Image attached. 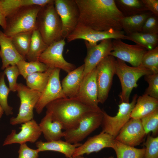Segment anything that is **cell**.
Listing matches in <instances>:
<instances>
[{
	"label": "cell",
	"instance_id": "f546056e",
	"mask_svg": "<svg viewBox=\"0 0 158 158\" xmlns=\"http://www.w3.org/2000/svg\"><path fill=\"white\" fill-rule=\"evenodd\" d=\"M113 149L117 158H144L145 154V148H136L122 144L116 140Z\"/></svg>",
	"mask_w": 158,
	"mask_h": 158
},
{
	"label": "cell",
	"instance_id": "6da1fadb",
	"mask_svg": "<svg viewBox=\"0 0 158 158\" xmlns=\"http://www.w3.org/2000/svg\"><path fill=\"white\" fill-rule=\"evenodd\" d=\"M78 6L79 23L93 30H122L121 20L124 16L114 0H75Z\"/></svg>",
	"mask_w": 158,
	"mask_h": 158
},
{
	"label": "cell",
	"instance_id": "4fadbf2b",
	"mask_svg": "<svg viewBox=\"0 0 158 158\" xmlns=\"http://www.w3.org/2000/svg\"><path fill=\"white\" fill-rule=\"evenodd\" d=\"M112 50L109 55L128 62L133 67L140 65L142 57L147 51L139 45L128 44L120 39L112 40Z\"/></svg>",
	"mask_w": 158,
	"mask_h": 158
},
{
	"label": "cell",
	"instance_id": "f35d334b",
	"mask_svg": "<svg viewBox=\"0 0 158 158\" xmlns=\"http://www.w3.org/2000/svg\"><path fill=\"white\" fill-rule=\"evenodd\" d=\"M3 72L7 77L10 91H16L18 85L17 80L20 75L17 66L16 65L9 66L4 69Z\"/></svg>",
	"mask_w": 158,
	"mask_h": 158
},
{
	"label": "cell",
	"instance_id": "7a4b0ae2",
	"mask_svg": "<svg viewBox=\"0 0 158 158\" xmlns=\"http://www.w3.org/2000/svg\"><path fill=\"white\" fill-rule=\"evenodd\" d=\"M45 107L46 112L51 113L52 119L60 122L65 130L71 126L85 114L102 110L99 107L86 104L76 97L56 99L48 104Z\"/></svg>",
	"mask_w": 158,
	"mask_h": 158
},
{
	"label": "cell",
	"instance_id": "4316f807",
	"mask_svg": "<svg viewBox=\"0 0 158 158\" xmlns=\"http://www.w3.org/2000/svg\"><path fill=\"white\" fill-rule=\"evenodd\" d=\"M48 45L45 42L39 31L35 29L32 31L31 42L25 59L28 62L38 60L42 53Z\"/></svg>",
	"mask_w": 158,
	"mask_h": 158
},
{
	"label": "cell",
	"instance_id": "277c9868",
	"mask_svg": "<svg viewBox=\"0 0 158 158\" xmlns=\"http://www.w3.org/2000/svg\"><path fill=\"white\" fill-rule=\"evenodd\" d=\"M42 6L33 5L23 7L13 12L6 17V26L3 32L12 37L23 32L36 29V20Z\"/></svg>",
	"mask_w": 158,
	"mask_h": 158
},
{
	"label": "cell",
	"instance_id": "cb8c5ba5",
	"mask_svg": "<svg viewBox=\"0 0 158 158\" xmlns=\"http://www.w3.org/2000/svg\"><path fill=\"white\" fill-rule=\"evenodd\" d=\"M158 109V99L144 94L137 99L130 118L140 119Z\"/></svg>",
	"mask_w": 158,
	"mask_h": 158
},
{
	"label": "cell",
	"instance_id": "d6986e66",
	"mask_svg": "<svg viewBox=\"0 0 158 158\" xmlns=\"http://www.w3.org/2000/svg\"><path fill=\"white\" fill-rule=\"evenodd\" d=\"M96 68L83 77L76 97L90 105L99 107Z\"/></svg>",
	"mask_w": 158,
	"mask_h": 158
},
{
	"label": "cell",
	"instance_id": "5b68a950",
	"mask_svg": "<svg viewBox=\"0 0 158 158\" xmlns=\"http://www.w3.org/2000/svg\"><path fill=\"white\" fill-rule=\"evenodd\" d=\"M115 73L118 77L121 85V91L119 95L121 102L128 103L129 102L133 89L138 86L137 84L138 80L143 76L152 73L141 65L131 67L117 59L115 62Z\"/></svg>",
	"mask_w": 158,
	"mask_h": 158
},
{
	"label": "cell",
	"instance_id": "5bb4252c",
	"mask_svg": "<svg viewBox=\"0 0 158 158\" xmlns=\"http://www.w3.org/2000/svg\"><path fill=\"white\" fill-rule=\"evenodd\" d=\"M61 70L54 68L50 75L47 83L36 104L35 109L39 114L51 102L56 99L67 97L63 91L60 80Z\"/></svg>",
	"mask_w": 158,
	"mask_h": 158
},
{
	"label": "cell",
	"instance_id": "ab89813d",
	"mask_svg": "<svg viewBox=\"0 0 158 158\" xmlns=\"http://www.w3.org/2000/svg\"><path fill=\"white\" fill-rule=\"evenodd\" d=\"M141 32L158 34V17L153 14L150 16L145 22Z\"/></svg>",
	"mask_w": 158,
	"mask_h": 158
},
{
	"label": "cell",
	"instance_id": "ac0fdd59",
	"mask_svg": "<svg viewBox=\"0 0 158 158\" xmlns=\"http://www.w3.org/2000/svg\"><path fill=\"white\" fill-rule=\"evenodd\" d=\"M115 140L112 136L102 131L98 134L89 138L83 144L77 147L72 157L89 154L105 148L113 149Z\"/></svg>",
	"mask_w": 158,
	"mask_h": 158
},
{
	"label": "cell",
	"instance_id": "7402d4cb",
	"mask_svg": "<svg viewBox=\"0 0 158 158\" xmlns=\"http://www.w3.org/2000/svg\"><path fill=\"white\" fill-rule=\"evenodd\" d=\"M39 125L47 142L58 140L64 137L62 124L58 121L53 120L50 112H46Z\"/></svg>",
	"mask_w": 158,
	"mask_h": 158
},
{
	"label": "cell",
	"instance_id": "e575fe53",
	"mask_svg": "<svg viewBox=\"0 0 158 158\" xmlns=\"http://www.w3.org/2000/svg\"><path fill=\"white\" fill-rule=\"evenodd\" d=\"M140 65L152 73H158V46L146 51L142 57Z\"/></svg>",
	"mask_w": 158,
	"mask_h": 158
},
{
	"label": "cell",
	"instance_id": "603a6c76",
	"mask_svg": "<svg viewBox=\"0 0 158 158\" xmlns=\"http://www.w3.org/2000/svg\"><path fill=\"white\" fill-rule=\"evenodd\" d=\"M82 144L80 143L71 144L61 139L46 142L39 141L35 143L40 152L46 151L57 152L63 154L68 158L72 157L76 148Z\"/></svg>",
	"mask_w": 158,
	"mask_h": 158
},
{
	"label": "cell",
	"instance_id": "d590c367",
	"mask_svg": "<svg viewBox=\"0 0 158 158\" xmlns=\"http://www.w3.org/2000/svg\"><path fill=\"white\" fill-rule=\"evenodd\" d=\"M5 75L4 72L0 73V104L6 115L8 116L13 114V108L8 103V96L10 90L5 83Z\"/></svg>",
	"mask_w": 158,
	"mask_h": 158
},
{
	"label": "cell",
	"instance_id": "8fae6325",
	"mask_svg": "<svg viewBox=\"0 0 158 158\" xmlns=\"http://www.w3.org/2000/svg\"><path fill=\"white\" fill-rule=\"evenodd\" d=\"M54 5L62 24V37L66 39L79 23L80 12L75 0H54Z\"/></svg>",
	"mask_w": 158,
	"mask_h": 158
},
{
	"label": "cell",
	"instance_id": "836d02e7",
	"mask_svg": "<svg viewBox=\"0 0 158 158\" xmlns=\"http://www.w3.org/2000/svg\"><path fill=\"white\" fill-rule=\"evenodd\" d=\"M140 120L146 134L147 135L151 132L152 136H157L158 132V109L142 118Z\"/></svg>",
	"mask_w": 158,
	"mask_h": 158
},
{
	"label": "cell",
	"instance_id": "1f68e13d",
	"mask_svg": "<svg viewBox=\"0 0 158 158\" xmlns=\"http://www.w3.org/2000/svg\"><path fill=\"white\" fill-rule=\"evenodd\" d=\"M20 74L25 79L29 75L37 72H44L49 68L38 60L35 61H26L23 59L17 64Z\"/></svg>",
	"mask_w": 158,
	"mask_h": 158
},
{
	"label": "cell",
	"instance_id": "f6af8a7d",
	"mask_svg": "<svg viewBox=\"0 0 158 158\" xmlns=\"http://www.w3.org/2000/svg\"><path fill=\"white\" fill-rule=\"evenodd\" d=\"M71 158H87L83 157V156L80 155V156H75V157H72Z\"/></svg>",
	"mask_w": 158,
	"mask_h": 158
},
{
	"label": "cell",
	"instance_id": "ee69618b",
	"mask_svg": "<svg viewBox=\"0 0 158 158\" xmlns=\"http://www.w3.org/2000/svg\"><path fill=\"white\" fill-rule=\"evenodd\" d=\"M4 112L0 104V118L2 117Z\"/></svg>",
	"mask_w": 158,
	"mask_h": 158
},
{
	"label": "cell",
	"instance_id": "f1b7e54d",
	"mask_svg": "<svg viewBox=\"0 0 158 158\" xmlns=\"http://www.w3.org/2000/svg\"><path fill=\"white\" fill-rule=\"evenodd\" d=\"M53 69L49 68L44 72H37L29 75L25 79L27 86L31 89L41 93L45 87Z\"/></svg>",
	"mask_w": 158,
	"mask_h": 158
},
{
	"label": "cell",
	"instance_id": "b9f144b4",
	"mask_svg": "<svg viewBox=\"0 0 158 158\" xmlns=\"http://www.w3.org/2000/svg\"><path fill=\"white\" fill-rule=\"evenodd\" d=\"M147 11L158 17V0H141Z\"/></svg>",
	"mask_w": 158,
	"mask_h": 158
},
{
	"label": "cell",
	"instance_id": "7c38bea8",
	"mask_svg": "<svg viewBox=\"0 0 158 158\" xmlns=\"http://www.w3.org/2000/svg\"><path fill=\"white\" fill-rule=\"evenodd\" d=\"M66 44L65 39L54 42L48 45L38 58V60L48 68H59L67 73L75 69V66L66 61L63 53Z\"/></svg>",
	"mask_w": 158,
	"mask_h": 158
},
{
	"label": "cell",
	"instance_id": "ba28073f",
	"mask_svg": "<svg viewBox=\"0 0 158 158\" xmlns=\"http://www.w3.org/2000/svg\"><path fill=\"white\" fill-rule=\"evenodd\" d=\"M137 97L138 95L136 94L131 102H121L118 105V112L114 116L109 115L102 110V131L115 138L121 128L130 118V115Z\"/></svg>",
	"mask_w": 158,
	"mask_h": 158
},
{
	"label": "cell",
	"instance_id": "74e56055",
	"mask_svg": "<svg viewBox=\"0 0 158 158\" xmlns=\"http://www.w3.org/2000/svg\"><path fill=\"white\" fill-rule=\"evenodd\" d=\"M144 79L148 83V86L144 94L158 99V73L145 75Z\"/></svg>",
	"mask_w": 158,
	"mask_h": 158
},
{
	"label": "cell",
	"instance_id": "9c48e42d",
	"mask_svg": "<svg viewBox=\"0 0 158 158\" xmlns=\"http://www.w3.org/2000/svg\"><path fill=\"white\" fill-rule=\"evenodd\" d=\"M66 39L68 42L82 39L92 44H97L98 42L107 39L130 40L129 37L124 34L123 30H110L107 31H98L79 23L74 30Z\"/></svg>",
	"mask_w": 158,
	"mask_h": 158
},
{
	"label": "cell",
	"instance_id": "d6a6232c",
	"mask_svg": "<svg viewBox=\"0 0 158 158\" xmlns=\"http://www.w3.org/2000/svg\"><path fill=\"white\" fill-rule=\"evenodd\" d=\"M32 31L21 32L11 37L16 49L25 60V57L30 47Z\"/></svg>",
	"mask_w": 158,
	"mask_h": 158
},
{
	"label": "cell",
	"instance_id": "4dcf8cb0",
	"mask_svg": "<svg viewBox=\"0 0 158 158\" xmlns=\"http://www.w3.org/2000/svg\"><path fill=\"white\" fill-rule=\"evenodd\" d=\"M127 36L129 37L130 40L144 47L147 50L152 49L158 46V34L138 32Z\"/></svg>",
	"mask_w": 158,
	"mask_h": 158
},
{
	"label": "cell",
	"instance_id": "44dd1931",
	"mask_svg": "<svg viewBox=\"0 0 158 158\" xmlns=\"http://www.w3.org/2000/svg\"><path fill=\"white\" fill-rule=\"evenodd\" d=\"M84 64L68 73L61 82L63 92L67 97L77 95L84 77Z\"/></svg>",
	"mask_w": 158,
	"mask_h": 158
},
{
	"label": "cell",
	"instance_id": "60d3db41",
	"mask_svg": "<svg viewBox=\"0 0 158 158\" xmlns=\"http://www.w3.org/2000/svg\"><path fill=\"white\" fill-rule=\"evenodd\" d=\"M39 152L37 149H31L26 143H23L20 145L18 158H37Z\"/></svg>",
	"mask_w": 158,
	"mask_h": 158
},
{
	"label": "cell",
	"instance_id": "e0dca14e",
	"mask_svg": "<svg viewBox=\"0 0 158 158\" xmlns=\"http://www.w3.org/2000/svg\"><path fill=\"white\" fill-rule=\"evenodd\" d=\"M20 128V130L18 133L16 130H12L5 140L3 146L14 143L20 145L27 142L34 143L42 133L39 124L34 119L21 124Z\"/></svg>",
	"mask_w": 158,
	"mask_h": 158
},
{
	"label": "cell",
	"instance_id": "8992f818",
	"mask_svg": "<svg viewBox=\"0 0 158 158\" xmlns=\"http://www.w3.org/2000/svg\"><path fill=\"white\" fill-rule=\"evenodd\" d=\"M102 116V110L84 114L64 131L65 141L71 144L79 143L101 125Z\"/></svg>",
	"mask_w": 158,
	"mask_h": 158
},
{
	"label": "cell",
	"instance_id": "bcb514c9",
	"mask_svg": "<svg viewBox=\"0 0 158 158\" xmlns=\"http://www.w3.org/2000/svg\"><path fill=\"white\" fill-rule=\"evenodd\" d=\"M114 158V157L113 156H111L107 158Z\"/></svg>",
	"mask_w": 158,
	"mask_h": 158
},
{
	"label": "cell",
	"instance_id": "2e32d148",
	"mask_svg": "<svg viewBox=\"0 0 158 158\" xmlns=\"http://www.w3.org/2000/svg\"><path fill=\"white\" fill-rule=\"evenodd\" d=\"M146 135L140 119L130 118L121 128L115 139L122 144L135 147L143 141Z\"/></svg>",
	"mask_w": 158,
	"mask_h": 158
},
{
	"label": "cell",
	"instance_id": "52a82bcc",
	"mask_svg": "<svg viewBox=\"0 0 158 158\" xmlns=\"http://www.w3.org/2000/svg\"><path fill=\"white\" fill-rule=\"evenodd\" d=\"M16 91L20 105L17 116L10 118V123L13 125L21 124L33 119V109L41 94L22 83H18Z\"/></svg>",
	"mask_w": 158,
	"mask_h": 158
},
{
	"label": "cell",
	"instance_id": "3957f363",
	"mask_svg": "<svg viewBox=\"0 0 158 158\" xmlns=\"http://www.w3.org/2000/svg\"><path fill=\"white\" fill-rule=\"evenodd\" d=\"M36 25V29L48 46L63 39L62 23L54 2L42 7L37 16Z\"/></svg>",
	"mask_w": 158,
	"mask_h": 158
},
{
	"label": "cell",
	"instance_id": "7dc6e473",
	"mask_svg": "<svg viewBox=\"0 0 158 158\" xmlns=\"http://www.w3.org/2000/svg\"><path fill=\"white\" fill-rule=\"evenodd\" d=\"M0 55H1V52H0Z\"/></svg>",
	"mask_w": 158,
	"mask_h": 158
},
{
	"label": "cell",
	"instance_id": "d4e9b609",
	"mask_svg": "<svg viewBox=\"0 0 158 158\" xmlns=\"http://www.w3.org/2000/svg\"><path fill=\"white\" fill-rule=\"evenodd\" d=\"M54 0H0V9L6 17L22 8L33 5L43 7Z\"/></svg>",
	"mask_w": 158,
	"mask_h": 158
},
{
	"label": "cell",
	"instance_id": "8d00e7d4",
	"mask_svg": "<svg viewBox=\"0 0 158 158\" xmlns=\"http://www.w3.org/2000/svg\"><path fill=\"white\" fill-rule=\"evenodd\" d=\"M145 146L144 158H158V137H153L149 134L144 143Z\"/></svg>",
	"mask_w": 158,
	"mask_h": 158
},
{
	"label": "cell",
	"instance_id": "83f0119b",
	"mask_svg": "<svg viewBox=\"0 0 158 158\" xmlns=\"http://www.w3.org/2000/svg\"><path fill=\"white\" fill-rule=\"evenodd\" d=\"M115 2L124 17L139 14L147 11L141 0H115Z\"/></svg>",
	"mask_w": 158,
	"mask_h": 158
},
{
	"label": "cell",
	"instance_id": "30bf717a",
	"mask_svg": "<svg viewBox=\"0 0 158 158\" xmlns=\"http://www.w3.org/2000/svg\"><path fill=\"white\" fill-rule=\"evenodd\" d=\"M115 57L109 55L96 67L99 103H104L107 99L115 74Z\"/></svg>",
	"mask_w": 158,
	"mask_h": 158
},
{
	"label": "cell",
	"instance_id": "484cf974",
	"mask_svg": "<svg viewBox=\"0 0 158 158\" xmlns=\"http://www.w3.org/2000/svg\"><path fill=\"white\" fill-rule=\"evenodd\" d=\"M152 14L151 12L147 11L139 14L124 17L121 21L122 30L127 34V35L141 32L146 20Z\"/></svg>",
	"mask_w": 158,
	"mask_h": 158
},
{
	"label": "cell",
	"instance_id": "ffe728a7",
	"mask_svg": "<svg viewBox=\"0 0 158 158\" xmlns=\"http://www.w3.org/2000/svg\"><path fill=\"white\" fill-rule=\"evenodd\" d=\"M0 47L2 70L4 69L9 66L16 65L20 61L25 60L16 49L12 42L11 37L5 35L1 30Z\"/></svg>",
	"mask_w": 158,
	"mask_h": 158
},
{
	"label": "cell",
	"instance_id": "7bdbcfd3",
	"mask_svg": "<svg viewBox=\"0 0 158 158\" xmlns=\"http://www.w3.org/2000/svg\"><path fill=\"white\" fill-rule=\"evenodd\" d=\"M6 17L0 9V25L4 30L6 26Z\"/></svg>",
	"mask_w": 158,
	"mask_h": 158
},
{
	"label": "cell",
	"instance_id": "9a60e30c",
	"mask_svg": "<svg viewBox=\"0 0 158 158\" xmlns=\"http://www.w3.org/2000/svg\"><path fill=\"white\" fill-rule=\"evenodd\" d=\"M112 39L101 41L99 44H92L85 41L87 50L84 59V77L95 68L97 65L112 50Z\"/></svg>",
	"mask_w": 158,
	"mask_h": 158
}]
</instances>
